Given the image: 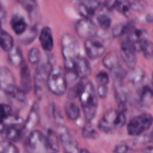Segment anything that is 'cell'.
<instances>
[{"label":"cell","mask_w":153,"mask_h":153,"mask_svg":"<svg viewBox=\"0 0 153 153\" xmlns=\"http://www.w3.org/2000/svg\"><path fill=\"white\" fill-rule=\"evenodd\" d=\"M79 98L85 120L91 123L95 118L98 110L97 94L92 82H88L85 84Z\"/></svg>","instance_id":"1"},{"label":"cell","mask_w":153,"mask_h":153,"mask_svg":"<svg viewBox=\"0 0 153 153\" xmlns=\"http://www.w3.org/2000/svg\"><path fill=\"white\" fill-rule=\"evenodd\" d=\"M53 55H45L43 60H40V63L36 67L34 75V90L35 95L39 99L43 97L44 94L45 85H46V80L49 73L54 67Z\"/></svg>","instance_id":"2"},{"label":"cell","mask_w":153,"mask_h":153,"mask_svg":"<svg viewBox=\"0 0 153 153\" xmlns=\"http://www.w3.org/2000/svg\"><path fill=\"white\" fill-rule=\"evenodd\" d=\"M126 123V115L124 111L110 109L106 111L98 123L102 132L110 134L122 128Z\"/></svg>","instance_id":"3"},{"label":"cell","mask_w":153,"mask_h":153,"mask_svg":"<svg viewBox=\"0 0 153 153\" xmlns=\"http://www.w3.org/2000/svg\"><path fill=\"white\" fill-rule=\"evenodd\" d=\"M61 44L64 67L67 71L73 73L75 61L80 56L79 43L73 35L66 34L61 38Z\"/></svg>","instance_id":"4"},{"label":"cell","mask_w":153,"mask_h":153,"mask_svg":"<svg viewBox=\"0 0 153 153\" xmlns=\"http://www.w3.org/2000/svg\"><path fill=\"white\" fill-rule=\"evenodd\" d=\"M0 89L19 102L25 101V94L16 85L13 75L6 67H0Z\"/></svg>","instance_id":"5"},{"label":"cell","mask_w":153,"mask_h":153,"mask_svg":"<svg viewBox=\"0 0 153 153\" xmlns=\"http://www.w3.org/2000/svg\"><path fill=\"white\" fill-rule=\"evenodd\" d=\"M46 87L51 93L56 96H62L67 88L65 73L60 67H54L46 80Z\"/></svg>","instance_id":"6"},{"label":"cell","mask_w":153,"mask_h":153,"mask_svg":"<svg viewBox=\"0 0 153 153\" xmlns=\"http://www.w3.org/2000/svg\"><path fill=\"white\" fill-rule=\"evenodd\" d=\"M152 116L143 113L133 117L127 126V131L131 136H139L149 130L152 125Z\"/></svg>","instance_id":"7"},{"label":"cell","mask_w":153,"mask_h":153,"mask_svg":"<svg viewBox=\"0 0 153 153\" xmlns=\"http://www.w3.org/2000/svg\"><path fill=\"white\" fill-rule=\"evenodd\" d=\"M58 135L65 153H79V143L65 125L58 126Z\"/></svg>","instance_id":"8"},{"label":"cell","mask_w":153,"mask_h":153,"mask_svg":"<svg viewBox=\"0 0 153 153\" xmlns=\"http://www.w3.org/2000/svg\"><path fill=\"white\" fill-rule=\"evenodd\" d=\"M153 102L152 90L149 85H141L133 97L132 102L139 109H147L152 106Z\"/></svg>","instance_id":"9"},{"label":"cell","mask_w":153,"mask_h":153,"mask_svg":"<svg viewBox=\"0 0 153 153\" xmlns=\"http://www.w3.org/2000/svg\"><path fill=\"white\" fill-rule=\"evenodd\" d=\"M28 149L32 153H46L48 149L47 142L45 134L38 130L30 131L27 138Z\"/></svg>","instance_id":"10"},{"label":"cell","mask_w":153,"mask_h":153,"mask_svg":"<svg viewBox=\"0 0 153 153\" xmlns=\"http://www.w3.org/2000/svg\"><path fill=\"white\" fill-rule=\"evenodd\" d=\"M84 46L87 55L90 59L92 60H96L101 57L106 49L104 41L97 36L87 39Z\"/></svg>","instance_id":"11"},{"label":"cell","mask_w":153,"mask_h":153,"mask_svg":"<svg viewBox=\"0 0 153 153\" xmlns=\"http://www.w3.org/2000/svg\"><path fill=\"white\" fill-rule=\"evenodd\" d=\"M75 31L78 36L87 40L96 36L97 27L91 19L83 18L77 21L75 25Z\"/></svg>","instance_id":"12"},{"label":"cell","mask_w":153,"mask_h":153,"mask_svg":"<svg viewBox=\"0 0 153 153\" xmlns=\"http://www.w3.org/2000/svg\"><path fill=\"white\" fill-rule=\"evenodd\" d=\"M128 34L126 39L132 44L135 51L140 52L142 47L149 40L148 32L143 28H134Z\"/></svg>","instance_id":"13"},{"label":"cell","mask_w":153,"mask_h":153,"mask_svg":"<svg viewBox=\"0 0 153 153\" xmlns=\"http://www.w3.org/2000/svg\"><path fill=\"white\" fill-rule=\"evenodd\" d=\"M120 51L121 56L125 64L131 69L135 67L137 63L136 51L132 44L127 39L123 40L121 43Z\"/></svg>","instance_id":"14"},{"label":"cell","mask_w":153,"mask_h":153,"mask_svg":"<svg viewBox=\"0 0 153 153\" xmlns=\"http://www.w3.org/2000/svg\"><path fill=\"white\" fill-rule=\"evenodd\" d=\"M100 1L95 0H86L79 1L76 4V10L84 19H91L96 10L100 7Z\"/></svg>","instance_id":"15"},{"label":"cell","mask_w":153,"mask_h":153,"mask_svg":"<svg viewBox=\"0 0 153 153\" xmlns=\"http://www.w3.org/2000/svg\"><path fill=\"white\" fill-rule=\"evenodd\" d=\"M1 135L7 141H19L22 138L24 134L23 124L17 125H7L4 126L1 131Z\"/></svg>","instance_id":"16"},{"label":"cell","mask_w":153,"mask_h":153,"mask_svg":"<svg viewBox=\"0 0 153 153\" xmlns=\"http://www.w3.org/2000/svg\"><path fill=\"white\" fill-rule=\"evenodd\" d=\"M91 72V69L90 63L85 57L79 56L75 61L73 73L76 77L80 79H85L89 76Z\"/></svg>","instance_id":"17"},{"label":"cell","mask_w":153,"mask_h":153,"mask_svg":"<svg viewBox=\"0 0 153 153\" xmlns=\"http://www.w3.org/2000/svg\"><path fill=\"white\" fill-rule=\"evenodd\" d=\"M40 121V115L39 106L37 103L33 104L29 114L27 117L26 120L23 123V131L24 133L27 131H31L33 128H35L39 124Z\"/></svg>","instance_id":"18"},{"label":"cell","mask_w":153,"mask_h":153,"mask_svg":"<svg viewBox=\"0 0 153 153\" xmlns=\"http://www.w3.org/2000/svg\"><path fill=\"white\" fill-rule=\"evenodd\" d=\"M40 45L45 52H50L54 46V40L52 29L49 26H44L39 34Z\"/></svg>","instance_id":"19"},{"label":"cell","mask_w":153,"mask_h":153,"mask_svg":"<svg viewBox=\"0 0 153 153\" xmlns=\"http://www.w3.org/2000/svg\"><path fill=\"white\" fill-rule=\"evenodd\" d=\"M20 84L21 90L25 94L30 92L32 88V79H31V71L26 63L23 62L20 68Z\"/></svg>","instance_id":"20"},{"label":"cell","mask_w":153,"mask_h":153,"mask_svg":"<svg viewBox=\"0 0 153 153\" xmlns=\"http://www.w3.org/2000/svg\"><path fill=\"white\" fill-rule=\"evenodd\" d=\"M10 26L14 33L17 35L24 34L28 29V23L23 16L14 14L10 19Z\"/></svg>","instance_id":"21"},{"label":"cell","mask_w":153,"mask_h":153,"mask_svg":"<svg viewBox=\"0 0 153 153\" xmlns=\"http://www.w3.org/2000/svg\"><path fill=\"white\" fill-rule=\"evenodd\" d=\"M102 64L111 72L122 67L119 55L115 52H111L108 53L103 58Z\"/></svg>","instance_id":"22"},{"label":"cell","mask_w":153,"mask_h":153,"mask_svg":"<svg viewBox=\"0 0 153 153\" xmlns=\"http://www.w3.org/2000/svg\"><path fill=\"white\" fill-rule=\"evenodd\" d=\"M8 63L13 67H21L23 64V55L19 46H13V47L8 52L7 55Z\"/></svg>","instance_id":"23"},{"label":"cell","mask_w":153,"mask_h":153,"mask_svg":"<svg viewBox=\"0 0 153 153\" xmlns=\"http://www.w3.org/2000/svg\"><path fill=\"white\" fill-rule=\"evenodd\" d=\"M126 78H128V80L131 85H141L145 79V73L142 69L138 67H134L131 70V71L127 73Z\"/></svg>","instance_id":"24"},{"label":"cell","mask_w":153,"mask_h":153,"mask_svg":"<svg viewBox=\"0 0 153 153\" xmlns=\"http://www.w3.org/2000/svg\"><path fill=\"white\" fill-rule=\"evenodd\" d=\"M1 23L0 22V48L8 52L14 46L13 38L8 32L1 28Z\"/></svg>","instance_id":"25"},{"label":"cell","mask_w":153,"mask_h":153,"mask_svg":"<svg viewBox=\"0 0 153 153\" xmlns=\"http://www.w3.org/2000/svg\"><path fill=\"white\" fill-rule=\"evenodd\" d=\"M134 22L128 21L126 22H122L115 25L112 28V35L114 37H120L123 34L129 32L132 28H134Z\"/></svg>","instance_id":"26"},{"label":"cell","mask_w":153,"mask_h":153,"mask_svg":"<svg viewBox=\"0 0 153 153\" xmlns=\"http://www.w3.org/2000/svg\"><path fill=\"white\" fill-rule=\"evenodd\" d=\"M67 117L70 120L75 121L80 117L81 110L79 106L73 102H67L64 106Z\"/></svg>","instance_id":"27"},{"label":"cell","mask_w":153,"mask_h":153,"mask_svg":"<svg viewBox=\"0 0 153 153\" xmlns=\"http://www.w3.org/2000/svg\"><path fill=\"white\" fill-rule=\"evenodd\" d=\"M47 142L48 148H50L55 152L59 150V137L58 133L55 132L52 129H48L46 131V134H45Z\"/></svg>","instance_id":"28"},{"label":"cell","mask_w":153,"mask_h":153,"mask_svg":"<svg viewBox=\"0 0 153 153\" xmlns=\"http://www.w3.org/2000/svg\"><path fill=\"white\" fill-rule=\"evenodd\" d=\"M13 111L9 105L4 103L0 104V125L4 126V124L13 116Z\"/></svg>","instance_id":"29"},{"label":"cell","mask_w":153,"mask_h":153,"mask_svg":"<svg viewBox=\"0 0 153 153\" xmlns=\"http://www.w3.org/2000/svg\"><path fill=\"white\" fill-rule=\"evenodd\" d=\"M97 20L99 25L104 30L110 28L111 25V18L105 12H101V13H99L97 17Z\"/></svg>","instance_id":"30"},{"label":"cell","mask_w":153,"mask_h":153,"mask_svg":"<svg viewBox=\"0 0 153 153\" xmlns=\"http://www.w3.org/2000/svg\"><path fill=\"white\" fill-rule=\"evenodd\" d=\"M0 153H19L17 146L12 142L0 140Z\"/></svg>","instance_id":"31"},{"label":"cell","mask_w":153,"mask_h":153,"mask_svg":"<svg viewBox=\"0 0 153 153\" xmlns=\"http://www.w3.org/2000/svg\"><path fill=\"white\" fill-rule=\"evenodd\" d=\"M18 3L21 4L27 11V13L29 14L30 16L33 15L34 16V13L36 11V9L37 7V4L35 1H32V0H20L18 1Z\"/></svg>","instance_id":"32"},{"label":"cell","mask_w":153,"mask_h":153,"mask_svg":"<svg viewBox=\"0 0 153 153\" xmlns=\"http://www.w3.org/2000/svg\"><path fill=\"white\" fill-rule=\"evenodd\" d=\"M114 9L123 15L126 16L131 9V2L128 1H117Z\"/></svg>","instance_id":"33"},{"label":"cell","mask_w":153,"mask_h":153,"mask_svg":"<svg viewBox=\"0 0 153 153\" xmlns=\"http://www.w3.org/2000/svg\"><path fill=\"white\" fill-rule=\"evenodd\" d=\"M28 61L32 65H37L41 60V54L37 48H32L29 50L28 54Z\"/></svg>","instance_id":"34"},{"label":"cell","mask_w":153,"mask_h":153,"mask_svg":"<svg viewBox=\"0 0 153 153\" xmlns=\"http://www.w3.org/2000/svg\"><path fill=\"white\" fill-rule=\"evenodd\" d=\"M84 86H85V85H84L82 82H79V83L76 84L69 91L68 98H70V100H75L77 97H79L80 94H82V91H83Z\"/></svg>","instance_id":"35"},{"label":"cell","mask_w":153,"mask_h":153,"mask_svg":"<svg viewBox=\"0 0 153 153\" xmlns=\"http://www.w3.org/2000/svg\"><path fill=\"white\" fill-rule=\"evenodd\" d=\"M97 135V131L92 126L91 123H87V124L83 127V129H82V136L85 138L94 139L96 138Z\"/></svg>","instance_id":"36"},{"label":"cell","mask_w":153,"mask_h":153,"mask_svg":"<svg viewBox=\"0 0 153 153\" xmlns=\"http://www.w3.org/2000/svg\"><path fill=\"white\" fill-rule=\"evenodd\" d=\"M97 86H108L110 82V77L105 71H100L96 76Z\"/></svg>","instance_id":"37"},{"label":"cell","mask_w":153,"mask_h":153,"mask_svg":"<svg viewBox=\"0 0 153 153\" xmlns=\"http://www.w3.org/2000/svg\"><path fill=\"white\" fill-rule=\"evenodd\" d=\"M37 34V29L35 26H33L31 29H29V31H28V33L26 34V35L23 37L22 39V43H25V44H29V43H32L33 40L36 38V36Z\"/></svg>","instance_id":"38"},{"label":"cell","mask_w":153,"mask_h":153,"mask_svg":"<svg viewBox=\"0 0 153 153\" xmlns=\"http://www.w3.org/2000/svg\"><path fill=\"white\" fill-rule=\"evenodd\" d=\"M152 43L149 40L144 46L142 47L141 50L140 52H143V55L147 59H151L152 58V54H153V51H152Z\"/></svg>","instance_id":"39"},{"label":"cell","mask_w":153,"mask_h":153,"mask_svg":"<svg viewBox=\"0 0 153 153\" xmlns=\"http://www.w3.org/2000/svg\"><path fill=\"white\" fill-rule=\"evenodd\" d=\"M130 147L126 143H120L114 149V153H128Z\"/></svg>","instance_id":"40"},{"label":"cell","mask_w":153,"mask_h":153,"mask_svg":"<svg viewBox=\"0 0 153 153\" xmlns=\"http://www.w3.org/2000/svg\"><path fill=\"white\" fill-rule=\"evenodd\" d=\"M97 96L100 98L104 99L107 97L108 92V86H97V89L96 90Z\"/></svg>","instance_id":"41"},{"label":"cell","mask_w":153,"mask_h":153,"mask_svg":"<svg viewBox=\"0 0 153 153\" xmlns=\"http://www.w3.org/2000/svg\"><path fill=\"white\" fill-rule=\"evenodd\" d=\"M116 1H111V0H110V1H105V3H104L105 7V8L108 10H113V9H114L115 4H116Z\"/></svg>","instance_id":"42"},{"label":"cell","mask_w":153,"mask_h":153,"mask_svg":"<svg viewBox=\"0 0 153 153\" xmlns=\"http://www.w3.org/2000/svg\"><path fill=\"white\" fill-rule=\"evenodd\" d=\"M6 17V11L5 9L4 8L3 5L1 4V3L0 2V22H2L3 20H4Z\"/></svg>","instance_id":"43"},{"label":"cell","mask_w":153,"mask_h":153,"mask_svg":"<svg viewBox=\"0 0 153 153\" xmlns=\"http://www.w3.org/2000/svg\"><path fill=\"white\" fill-rule=\"evenodd\" d=\"M141 153H152V147L150 146L149 147L146 148Z\"/></svg>","instance_id":"44"},{"label":"cell","mask_w":153,"mask_h":153,"mask_svg":"<svg viewBox=\"0 0 153 153\" xmlns=\"http://www.w3.org/2000/svg\"><path fill=\"white\" fill-rule=\"evenodd\" d=\"M79 153H91V152H90L88 149H80V151H79Z\"/></svg>","instance_id":"45"},{"label":"cell","mask_w":153,"mask_h":153,"mask_svg":"<svg viewBox=\"0 0 153 153\" xmlns=\"http://www.w3.org/2000/svg\"><path fill=\"white\" fill-rule=\"evenodd\" d=\"M52 153H56V152H52Z\"/></svg>","instance_id":"46"}]
</instances>
